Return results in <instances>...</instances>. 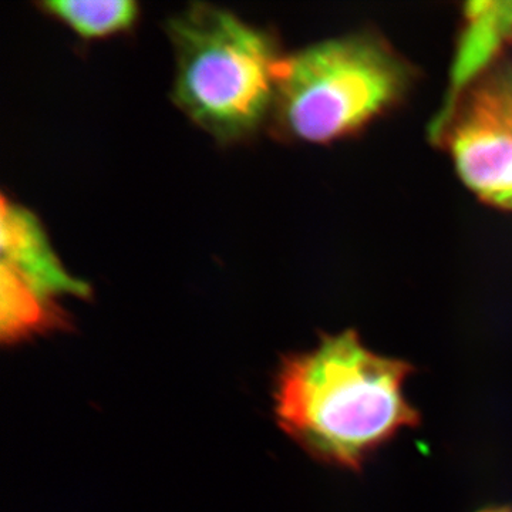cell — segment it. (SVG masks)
<instances>
[{"mask_svg": "<svg viewBox=\"0 0 512 512\" xmlns=\"http://www.w3.org/2000/svg\"><path fill=\"white\" fill-rule=\"evenodd\" d=\"M413 372L412 363L367 348L356 330L323 336L279 367L276 420L322 463L360 470L400 431L419 426L404 394Z\"/></svg>", "mask_w": 512, "mask_h": 512, "instance_id": "cell-1", "label": "cell"}, {"mask_svg": "<svg viewBox=\"0 0 512 512\" xmlns=\"http://www.w3.org/2000/svg\"><path fill=\"white\" fill-rule=\"evenodd\" d=\"M175 104L221 143L252 136L274 111L281 57L271 35L218 6L195 3L168 22Z\"/></svg>", "mask_w": 512, "mask_h": 512, "instance_id": "cell-2", "label": "cell"}, {"mask_svg": "<svg viewBox=\"0 0 512 512\" xmlns=\"http://www.w3.org/2000/svg\"><path fill=\"white\" fill-rule=\"evenodd\" d=\"M404 82L403 67L375 40H325L285 57L272 114L296 140L332 143L387 109Z\"/></svg>", "mask_w": 512, "mask_h": 512, "instance_id": "cell-3", "label": "cell"}, {"mask_svg": "<svg viewBox=\"0 0 512 512\" xmlns=\"http://www.w3.org/2000/svg\"><path fill=\"white\" fill-rule=\"evenodd\" d=\"M458 177L487 204L512 211V84L478 80L458 101L443 134Z\"/></svg>", "mask_w": 512, "mask_h": 512, "instance_id": "cell-4", "label": "cell"}, {"mask_svg": "<svg viewBox=\"0 0 512 512\" xmlns=\"http://www.w3.org/2000/svg\"><path fill=\"white\" fill-rule=\"evenodd\" d=\"M0 271L6 272L37 296L62 311L60 299L87 298L90 286L64 268L33 212L2 198L0 214Z\"/></svg>", "mask_w": 512, "mask_h": 512, "instance_id": "cell-5", "label": "cell"}, {"mask_svg": "<svg viewBox=\"0 0 512 512\" xmlns=\"http://www.w3.org/2000/svg\"><path fill=\"white\" fill-rule=\"evenodd\" d=\"M511 36L512 2L490 0L468 3L446 104L434 121V137L439 138L443 134L458 101L478 83L501 49L508 47Z\"/></svg>", "mask_w": 512, "mask_h": 512, "instance_id": "cell-6", "label": "cell"}, {"mask_svg": "<svg viewBox=\"0 0 512 512\" xmlns=\"http://www.w3.org/2000/svg\"><path fill=\"white\" fill-rule=\"evenodd\" d=\"M40 8L86 40L127 32L140 13L133 0H52L40 3Z\"/></svg>", "mask_w": 512, "mask_h": 512, "instance_id": "cell-7", "label": "cell"}, {"mask_svg": "<svg viewBox=\"0 0 512 512\" xmlns=\"http://www.w3.org/2000/svg\"><path fill=\"white\" fill-rule=\"evenodd\" d=\"M478 512H512V507H490Z\"/></svg>", "mask_w": 512, "mask_h": 512, "instance_id": "cell-8", "label": "cell"}, {"mask_svg": "<svg viewBox=\"0 0 512 512\" xmlns=\"http://www.w3.org/2000/svg\"><path fill=\"white\" fill-rule=\"evenodd\" d=\"M508 47H510V52H511V73L508 74L507 79L510 80V83L512 84V36H511L510 43H508Z\"/></svg>", "mask_w": 512, "mask_h": 512, "instance_id": "cell-9", "label": "cell"}]
</instances>
